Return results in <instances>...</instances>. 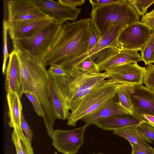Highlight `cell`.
<instances>
[{
	"instance_id": "obj_39",
	"label": "cell",
	"mask_w": 154,
	"mask_h": 154,
	"mask_svg": "<svg viewBox=\"0 0 154 154\" xmlns=\"http://www.w3.org/2000/svg\"><path fill=\"white\" fill-rule=\"evenodd\" d=\"M143 118L146 122L154 127V116L144 115Z\"/></svg>"
},
{
	"instance_id": "obj_12",
	"label": "cell",
	"mask_w": 154,
	"mask_h": 154,
	"mask_svg": "<svg viewBox=\"0 0 154 154\" xmlns=\"http://www.w3.org/2000/svg\"><path fill=\"white\" fill-rule=\"evenodd\" d=\"M48 17L8 22V32L12 41L30 37L52 22Z\"/></svg>"
},
{
	"instance_id": "obj_3",
	"label": "cell",
	"mask_w": 154,
	"mask_h": 154,
	"mask_svg": "<svg viewBox=\"0 0 154 154\" xmlns=\"http://www.w3.org/2000/svg\"><path fill=\"white\" fill-rule=\"evenodd\" d=\"M66 73L63 76L52 75L63 91L71 112L94 88L108 79L109 76L105 71L89 73L76 69Z\"/></svg>"
},
{
	"instance_id": "obj_40",
	"label": "cell",
	"mask_w": 154,
	"mask_h": 154,
	"mask_svg": "<svg viewBox=\"0 0 154 154\" xmlns=\"http://www.w3.org/2000/svg\"><path fill=\"white\" fill-rule=\"evenodd\" d=\"M150 39L154 43V32H152L150 35ZM153 63H154V62Z\"/></svg>"
},
{
	"instance_id": "obj_34",
	"label": "cell",
	"mask_w": 154,
	"mask_h": 154,
	"mask_svg": "<svg viewBox=\"0 0 154 154\" xmlns=\"http://www.w3.org/2000/svg\"><path fill=\"white\" fill-rule=\"evenodd\" d=\"M141 22L147 26L152 32H154V8L142 16Z\"/></svg>"
},
{
	"instance_id": "obj_36",
	"label": "cell",
	"mask_w": 154,
	"mask_h": 154,
	"mask_svg": "<svg viewBox=\"0 0 154 154\" xmlns=\"http://www.w3.org/2000/svg\"><path fill=\"white\" fill-rule=\"evenodd\" d=\"M50 66L48 70L49 74L59 76H63L66 75V71L59 64L54 63Z\"/></svg>"
},
{
	"instance_id": "obj_16",
	"label": "cell",
	"mask_w": 154,
	"mask_h": 154,
	"mask_svg": "<svg viewBox=\"0 0 154 154\" xmlns=\"http://www.w3.org/2000/svg\"><path fill=\"white\" fill-rule=\"evenodd\" d=\"M49 74L51 95L57 119L63 121L68 120L71 113L66 98L54 76Z\"/></svg>"
},
{
	"instance_id": "obj_28",
	"label": "cell",
	"mask_w": 154,
	"mask_h": 154,
	"mask_svg": "<svg viewBox=\"0 0 154 154\" xmlns=\"http://www.w3.org/2000/svg\"><path fill=\"white\" fill-rule=\"evenodd\" d=\"M137 131L147 142L151 143L154 140V127L149 124L144 122L138 126Z\"/></svg>"
},
{
	"instance_id": "obj_41",
	"label": "cell",
	"mask_w": 154,
	"mask_h": 154,
	"mask_svg": "<svg viewBox=\"0 0 154 154\" xmlns=\"http://www.w3.org/2000/svg\"><path fill=\"white\" fill-rule=\"evenodd\" d=\"M93 154H103V153H97V154H96V153H93Z\"/></svg>"
},
{
	"instance_id": "obj_25",
	"label": "cell",
	"mask_w": 154,
	"mask_h": 154,
	"mask_svg": "<svg viewBox=\"0 0 154 154\" xmlns=\"http://www.w3.org/2000/svg\"><path fill=\"white\" fill-rule=\"evenodd\" d=\"M140 51L142 61L146 65L153 63L154 43L150 38Z\"/></svg>"
},
{
	"instance_id": "obj_27",
	"label": "cell",
	"mask_w": 154,
	"mask_h": 154,
	"mask_svg": "<svg viewBox=\"0 0 154 154\" xmlns=\"http://www.w3.org/2000/svg\"><path fill=\"white\" fill-rule=\"evenodd\" d=\"M139 16L146 14L148 8L154 3V0H127Z\"/></svg>"
},
{
	"instance_id": "obj_37",
	"label": "cell",
	"mask_w": 154,
	"mask_h": 154,
	"mask_svg": "<svg viewBox=\"0 0 154 154\" xmlns=\"http://www.w3.org/2000/svg\"><path fill=\"white\" fill-rule=\"evenodd\" d=\"M119 0H90L92 9L97 6L103 5L119 2Z\"/></svg>"
},
{
	"instance_id": "obj_14",
	"label": "cell",
	"mask_w": 154,
	"mask_h": 154,
	"mask_svg": "<svg viewBox=\"0 0 154 154\" xmlns=\"http://www.w3.org/2000/svg\"><path fill=\"white\" fill-rule=\"evenodd\" d=\"M5 75V87L7 93H16L20 98L24 91L19 60L14 49L9 54Z\"/></svg>"
},
{
	"instance_id": "obj_22",
	"label": "cell",
	"mask_w": 154,
	"mask_h": 154,
	"mask_svg": "<svg viewBox=\"0 0 154 154\" xmlns=\"http://www.w3.org/2000/svg\"><path fill=\"white\" fill-rule=\"evenodd\" d=\"M12 140L14 144L16 154H34L31 144L26 137H20L14 129L11 134Z\"/></svg>"
},
{
	"instance_id": "obj_9",
	"label": "cell",
	"mask_w": 154,
	"mask_h": 154,
	"mask_svg": "<svg viewBox=\"0 0 154 154\" xmlns=\"http://www.w3.org/2000/svg\"><path fill=\"white\" fill-rule=\"evenodd\" d=\"M87 126L69 130H54L51 139L52 144L60 152L63 154H75L83 144L84 134Z\"/></svg>"
},
{
	"instance_id": "obj_13",
	"label": "cell",
	"mask_w": 154,
	"mask_h": 154,
	"mask_svg": "<svg viewBox=\"0 0 154 154\" xmlns=\"http://www.w3.org/2000/svg\"><path fill=\"white\" fill-rule=\"evenodd\" d=\"M7 5L8 22L46 16L31 0H10Z\"/></svg>"
},
{
	"instance_id": "obj_29",
	"label": "cell",
	"mask_w": 154,
	"mask_h": 154,
	"mask_svg": "<svg viewBox=\"0 0 154 154\" xmlns=\"http://www.w3.org/2000/svg\"><path fill=\"white\" fill-rule=\"evenodd\" d=\"M8 28V20L4 19L3 23V62L2 73L4 74L5 71L6 63L7 58L9 57L7 45V34Z\"/></svg>"
},
{
	"instance_id": "obj_17",
	"label": "cell",
	"mask_w": 154,
	"mask_h": 154,
	"mask_svg": "<svg viewBox=\"0 0 154 154\" xmlns=\"http://www.w3.org/2000/svg\"><path fill=\"white\" fill-rule=\"evenodd\" d=\"M115 97L109 99L93 112L83 117L81 120L85 123V125L87 127L101 118L118 114H130L120 106L118 101H115Z\"/></svg>"
},
{
	"instance_id": "obj_32",
	"label": "cell",
	"mask_w": 154,
	"mask_h": 154,
	"mask_svg": "<svg viewBox=\"0 0 154 154\" xmlns=\"http://www.w3.org/2000/svg\"><path fill=\"white\" fill-rule=\"evenodd\" d=\"M101 38L97 30L91 23L88 42V51L94 47Z\"/></svg>"
},
{
	"instance_id": "obj_11",
	"label": "cell",
	"mask_w": 154,
	"mask_h": 154,
	"mask_svg": "<svg viewBox=\"0 0 154 154\" xmlns=\"http://www.w3.org/2000/svg\"><path fill=\"white\" fill-rule=\"evenodd\" d=\"M108 79L117 84L131 85H143V79L146 68L137 63H131L112 67L105 71Z\"/></svg>"
},
{
	"instance_id": "obj_21",
	"label": "cell",
	"mask_w": 154,
	"mask_h": 154,
	"mask_svg": "<svg viewBox=\"0 0 154 154\" xmlns=\"http://www.w3.org/2000/svg\"><path fill=\"white\" fill-rule=\"evenodd\" d=\"M138 126H132L119 129L113 131L115 135L123 137L132 144L150 147L151 146L139 133Z\"/></svg>"
},
{
	"instance_id": "obj_31",
	"label": "cell",
	"mask_w": 154,
	"mask_h": 154,
	"mask_svg": "<svg viewBox=\"0 0 154 154\" xmlns=\"http://www.w3.org/2000/svg\"><path fill=\"white\" fill-rule=\"evenodd\" d=\"M24 94L32 103L34 110L37 114L43 119L44 117V112L40 103L37 98L32 93L29 91H25Z\"/></svg>"
},
{
	"instance_id": "obj_10",
	"label": "cell",
	"mask_w": 154,
	"mask_h": 154,
	"mask_svg": "<svg viewBox=\"0 0 154 154\" xmlns=\"http://www.w3.org/2000/svg\"><path fill=\"white\" fill-rule=\"evenodd\" d=\"M46 16L62 25L68 20L75 22L81 9L52 0H31Z\"/></svg>"
},
{
	"instance_id": "obj_30",
	"label": "cell",
	"mask_w": 154,
	"mask_h": 154,
	"mask_svg": "<svg viewBox=\"0 0 154 154\" xmlns=\"http://www.w3.org/2000/svg\"><path fill=\"white\" fill-rule=\"evenodd\" d=\"M143 83L145 87L154 92V65L152 63L148 65L146 68L143 79Z\"/></svg>"
},
{
	"instance_id": "obj_24",
	"label": "cell",
	"mask_w": 154,
	"mask_h": 154,
	"mask_svg": "<svg viewBox=\"0 0 154 154\" xmlns=\"http://www.w3.org/2000/svg\"><path fill=\"white\" fill-rule=\"evenodd\" d=\"M120 106L129 113L132 114L133 110L130 97L127 91L122 88L117 87L116 93Z\"/></svg>"
},
{
	"instance_id": "obj_33",
	"label": "cell",
	"mask_w": 154,
	"mask_h": 154,
	"mask_svg": "<svg viewBox=\"0 0 154 154\" xmlns=\"http://www.w3.org/2000/svg\"><path fill=\"white\" fill-rule=\"evenodd\" d=\"M132 147L131 154H154V148L131 144Z\"/></svg>"
},
{
	"instance_id": "obj_38",
	"label": "cell",
	"mask_w": 154,
	"mask_h": 154,
	"mask_svg": "<svg viewBox=\"0 0 154 154\" xmlns=\"http://www.w3.org/2000/svg\"><path fill=\"white\" fill-rule=\"evenodd\" d=\"M58 1L66 5L73 7L81 6L85 2V0H58Z\"/></svg>"
},
{
	"instance_id": "obj_26",
	"label": "cell",
	"mask_w": 154,
	"mask_h": 154,
	"mask_svg": "<svg viewBox=\"0 0 154 154\" xmlns=\"http://www.w3.org/2000/svg\"><path fill=\"white\" fill-rule=\"evenodd\" d=\"M75 69L89 73L100 72L98 65L93 61L91 56L85 59L76 67Z\"/></svg>"
},
{
	"instance_id": "obj_1",
	"label": "cell",
	"mask_w": 154,
	"mask_h": 154,
	"mask_svg": "<svg viewBox=\"0 0 154 154\" xmlns=\"http://www.w3.org/2000/svg\"><path fill=\"white\" fill-rule=\"evenodd\" d=\"M91 23L88 18L61 25L43 62L45 66L57 63L66 73L75 69L87 58Z\"/></svg>"
},
{
	"instance_id": "obj_6",
	"label": "cell",
	"mask_w": 154,
	"mask_h": 154,
	"mask_svg": "<svg viewBox=\"0 0 154 154\" xmlns=\"http://www.w3.org/2000/svg\"><path fill=\"white\" fill-rule=\"evenodd\" d=\"M117 87V83L115 81L107 79L95 87L71 112L68 120L67 125L75 126L79 120L93 112L109 99L115 97Z\"/></svg>"
},
{
	"instance_id": "obj_20",
	"label": "cell",
	"mask_w": 154,
	"mask_h": 154,
	"mask_svg": "<svg viewBox=\"0 0 154 154\" xmlns=\"http://www.w3.org/2000/svg\"><path fill=\"white\" fill-rule=\"evenodd\" d=\"M128 26L118 25L111 28L106 33L102 36L97 44L87 53V57L96 52L109 46L114 45L121 32Z\"/></svg>"
},
{
	"instance_id": "obj_4",
	"label": "cell",
	"mask_w": 154,
	"mask_h": 154,
	"mask_svg": "<svg viewBox=\"0 0 154 154\" xmlns=\"http://www.w3.org/2000/svg\"><path fill=\"white\" fill-rule=\"evenodd\" d=\"M92 24L101 37L118 25L128 26L140 22L139 16L127 0L97 6L91 13Z\"/></svg>"
},
{
	"instance_id": "obj_15",
	"label": "cell",
	"mask_w": 154,
	"mask_h": 154,
	"mask_svg": "<svg viewBox=\"0 0 154 154\" xmlns=\"http://www.w3.org/2000/svg\"><path fill=\"white\" fill-rule=\"evenodd\" d=\"M144 122L133 115L125 114L100 118L92 124L103 130L114 131L130 126H138Z\"/></svg>"
},
{
	"instance_id": "obj_35",
	"label": "cell",
	"mask_w": 154,
	"mask_h": 154,
	"mask_svg": "<svg viewBox=\"0 0 154 154\" xmlns=\"http://www.w3.org/2000/svg\"><path fill=\"white\" fill-rule=\"evenodd\" d=\"M21 123L22 128L26 134V137L29 143L31 144L33 137V132L26 120L22 112L21 114Z\"/></svg>"
},
{
	"instance_id": "obj_23",
	"label": "cell",
	"mask_w": 154,
	"mask_h": 154,
	"mask_svg": "<svg viewBox=\"0 0 154 154\" xmlns=\"http://www.w3.org/2000/svg\"><path fill=\"white\" fill-rule=\"evenodd\" d=\"M119 50L115 46H109L92 55V60L95 63L98 64L118 53Z\"/></svg>"
},
{
	"instance_id": "obj_8",
	"label": "cell",
	"mask_w": 154,
	"mask_h": 154,
	"mask_svg": "<svg viewBox=\"0 0 154 154\" xmlns=\"http://www.w3.org/2000/svg\"><path fill=\"white\" fill-rule=\"evenodd\" d=\"M152 31L141 22L132 23L120 32L115 43L119 49L141 51L149 39Z\"/></svg>"
},
{
	"instance_id": "obj_19",
	"label": "cell",
	"mask_w": 154,
	"mask_h": 154,
	"mask_svg": "<svg viewBox=\"0 0 154 154\" xmlns=\"http://www.w3.org/2000/svg\"><path fill=\"white\" fill-rule=\"evenodd\" d=\"M10 121L9 127L15 129L21 137H24L21 123V114L22 107L20 98L16 93L8 92L6 95Z\"/></svg>"
},
{
	"instance_id": "obj_18",
	"label": "cell",
	"mask_w": 154,
	"mask_h": 154,
	"mask_svg": "<svg viewBox=\"0 0 154 154\" xmlns=\"http://www.w3.org/2000/svg\"><path fill=\"white\" fill-rule=\"evenodd\" d=\"M137 50L121 49L117 53L97 64L100 72L114 67L142 61Z\"/></svg>"
},
{
	"instance_id": "obj_5",
	"label": "cell",
	"mask_w": 154,
	"mask_h": 154,
	"mask_svg": "<svg viewBox=\"0 0 154 154\" xmlns=\"http://www.w3.org/2000/svg\"><path fill=\"white\" fill-rule=\"evenodd\" d=\"M61 25L54 20L32 36L12 41L36 61L43 62Z\"/></svg>"
},
{
	"instance_id": "obj_7",
	"label": "cell",
	"mask_w": 154,
	"mask_h": 154,
	"mask_svg": "<svg viewBox=\"0 0 154 154\" xmlns=\"http://www.w3.org/2000/svg\"><path fill=\"white\" fill-rule=\"evenodd\" d=\"M117 86L125 90L129 94L132 105L133 115L145 122L144 115L154 116V92L143 85L117 84Z\"/></svg>"
},
{
	"instance_id": "obj_2",
	"label": "cell",
	"mask_w": 154,
	"mask_h": 154,
	"mask_svg": "<svg viewBox=\"0 0 154 154\" xmlns=\"http://www.w3.org/2000/svg\"><path fill=\"white\" fill-rule=\"evenodd\" d=\"M13 45L19 60L24 91L32 93L39 102L47 133L52 138L53 125L57 118L51 97L48 70L43 62L35 60L15 45Z\"/></svg>"
}]
</instances>
